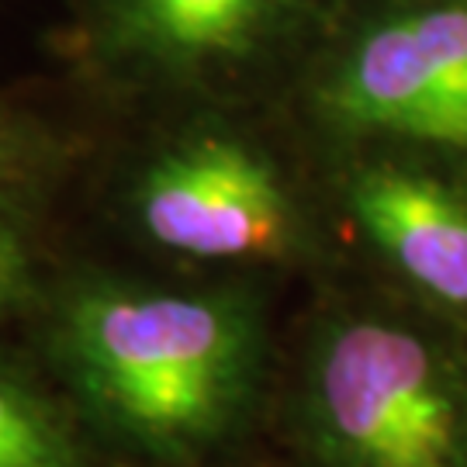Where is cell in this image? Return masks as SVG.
Returning <instances> with one entry per match:
<instances>
[{"instance_id":"8992f818","label":"cell","mask_w":467,"mask_h":467,"mask_svg":"<svg viewBox=\"0 0 467 467\" xmlns=\"http://www.w3.org/2000/svg\"><path fill=\"white\" fill-rule=\"evenodd\" d=\"M343 204L384 267L419 298L467 316V191L412 156H368L343 177Z\"/></svg>"},{"instance_id":"3957f363","label":"cell","mask_w":467,"mask_h":467,"mask_svg":"<svg viewBox=\"0 0 467 467\" xmlns=\"http://www.w3.org/2000/svg\"><path fill=\"white\" fill-rule=\"evenodd\" d=\"M118 201L139 243L191 264H274L301 235L274 156L198 108L142 150Z\"/></svg>"},{"instance_id":"7a4b0ae2","label":"cell","mask_w":467,"mask_h":467,"mask_svg":"<svg viewBox=\"0 0 467 467\" xmlns=\"http://www.w3.org/2000/svg\"><path fill=\"white\" fill-rule=\"evenodd\" d=\"M308 467H467V360L370 308L322 318L295 381Z\"/></svg>"},{"instance_id":"277c9868","label":"cell","mask_w":467,"mask_h":467,"mask_svg":"<svg viewBox=\"0 0 467 467\" xmlns=\"http://www.w3.org/2000/svg\"><path fill=\"white\" fill-rule=\"evenodd\" d=\"M312 108L353 139L467 152V0L360 17L322 56Z\"/></svg>"},{"instance_id":"6da1fadb","label":"cell","mask_w":467,"mask_h":467,"mask_svg":"<svg viewBox=\"0 0 467 467\" xmlns=\"http://www.w3.org/2000/svg\"><path fill=\"white\" fill-rule=\"evenodd\" d=\"M42 353L94 447L135 467H204L246 433L267 381L253 287L80 270L38 305Z\"/></svg>"},{"instance_id":"ba28073f","label":"cell","mask_w":467,"mask_h":467,"mask_svg":"<svg viewBox=\"0 0 467 467\" xmlns=\"http://www.w3.org/2000/svg\"><path fill=\"white\" fill-rule=\"evenodd\" d=\"M73 146L46 118L0 98V198L46 201L67 173Z\"/></svg>"},{"instance_id":"52a82bcc","label":"cell","mask_w":467,"mask_h":467,"mask_svg":"<svg viewBox=\"0 0 467 467\" xmlns=\"http://www.w3.org/2000/svg\"><path fill=\"white\" fill-rule=\"evenodd\" d=\"M0 467H94V443L63 391L7 350H0Z\"/></svg>"},{"instance_id":"9c48e42d","label":"cell","mask_w":467,"mask_h":467,"mask_svg":"<svg viewBox=\"0 0 467 467\" xmlns=\"http://www.w3.org/2000/svg\"><path fill=\"white\" fill-rule=\"evenodd\" d=\"M38 201L0 198V322L38 312L49 284L35 229Z\"/></svg>"},{"instance_id":"5b68a950","label":"cell","mask_w":467,"mask_h":467,"mask_svg":"<svg viewBox=\"0 0 467 467\" xmlns=\"http://www.w3.org/2000/svg\"><path fill=\"white\" fill-rule=\"evenodd\" d=\"M322 0H77L73 49L108 87L208 98L270 59Z\"/></svg>"}]
</instances>
